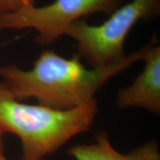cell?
<instances>
[{
  "mask_svg": "<svg viewBox=\"0 0 160 160\" xmlns=\"http://www.w3.org/2000/svg\"><path fill=\"white\" fill-rule=\"evenodd\" d=\"M160 12V0H132L121 5L102 25L82 19L68 28L65 36L77 42V53L93 68L112 65L126 56L124 43L136 23L148 21Z\"/></svg>",
  "mask_w": 160,
  "mask_h": 160,
  "instance_id": "3",
  "label": "cell"
},
{
  "mask_svg": "<svg viewBox=\"0 0 160 160\" xmlns=\"http://www.w3.org/2000/svg\"><path fill=\"white\" fill-rule=\"evenodd\" d=\"M152 39L142 60L143 71L128 87L121 89L116 97L120 109L140 108L157 115L160 112V47Z\"/></svg>",
  "mask_w": 160,
  "mask_h": 160,
  "instance_id": "5",
  "label": "cell"
},
{
  "mask_svg": "<svg viewBox=\"0 0 160 160\" xmlns=\"http://www.w3.org/2000/svg\"><path fill=\"white\" fill-rule=\"evenodd\" d=\"M148 45L105 67L88 69L74 53L71 59L45 51L31 70L15 64L0 67V77L6 88L18 100L34 98L38 105L68 111L95 99L98 91L112 77L142 60Z\"/></svg>",
  "mask_w": 160,
  "mask_h": 160,
  "instance_id": "1",
  "label": "cell"
},
{
  "mask_svg": "<svg viewBox=\"0 0 160 160\" xmlns=\"http://www.w3.org/2000/svg\"><path fill=\"white\" fill-rule=\"evenodd\" d=\"M1 30H2V25H1V21H0V31Z\"/></svg>",
  "mask_w": 160,
  "mask_h": 160,
  "instance_id": "10",
  "label": "cell"
},
{
  "mask_svg": "<svg viewBox=\"0 0 160 160\" xmlns=\"http://www.w3.org/2000/svg\"><path fill=\"white\" fill-rule=\"evenodd\" d=\"M0 160H8L4 154V149H0Z\"/></svg>",
  "mask_w": 160,
  "mask_h": 160,
  "instance_id": "8",
  "label": "cell"
},
{
  "mask_svg": "<svg viewBox=\"0 0 160 160\" xmlns=\"http://www.w3.org/2000/svg\"><path fill=\"white\" fill-rule=\"evenodd\" d=\"M67 153L75 160H160L157 142H148L129 153H122L113 148L103 131L97 134L93 142L71 146Z\"/></svg>",
  "mask_w": 160,
  "mask_h": 160,
  "instance_id": "6",
  "label": "cell"
},
{
  "mask_svg": "<svg viewBox=\"0 0 160 160\" xmlns=\"http://www.w3.org/2000/svg\"><path fill=\"white\" fill-rule=\"evenodd\" d=\"M34 5L35 0H0V13H8Z\"/></svg>",
  "mask_w": 160,
  "mask_h": 160,
  "instance_id": "7",
  "label": "cell"
},
{
  "mask_svg": "<svg viewBox=\"0 0 160 160\" xmlns=\"http://www.w3.org/2000/svg\"><path fill=\"white\" fill-rule=\"evenodd\" d=\"M97 113L96 99L68 111L22 103L0 82V132L19 138L21 160H44L72 138L88 131Z\"/></svg>",
  "mask_w": 160,
  "mask_h": 160,
  "instance_id": "2",
  "label": "cell"
},
{
  "mask_svg": "<svg viewBox=\"0 0 160 160\" xmlns=\"http://www.w3.org/2000/svg\"><path fill=\"white\" fill-rule=\"evenodd\" d=\"M2 135H3V133H1V132H0V149H4Z\"/></svg>",
  "mask_w": 160,
  "mask_h": 160,
  "instance_id": "9",
  "label": "cell"
},
{
  "mask_svg": "<svg viewBox=\"0 0 160 160\" xmlns=\"http://www.w3.org/2000/svg\"><path fill=\"white\" fill-rule=\"evenodd\" d=\"M123 0H55L43 7L26 6L17 11L0 13L2 29H34L35 41L40 45L54 42L65 36L72 24L94 13L111 15Z\"/></svg>",
  "mask_w": 160,
  "mask_h": 160,
  "instance_id": "4",
  "label": "cell"
}]
</instances>
